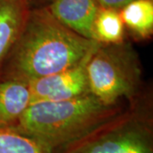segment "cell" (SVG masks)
Instances as JSON below:
<instances>
[{"label": "cell", "mask_w": 153, "mask_h": 153, "mask_svg": "<svg viewBox=\"0 0 153 153\" xmlns=\"http://www.w3.org/2000/svg\"><path fill=\"white\" fill-rule=\"evenodd\" d=\"M97 44L63 26L46 7L33 8L0 78L29 82L54 74L79 62Z\"/></svg>", "instance_id": "cell-1"}, {"label": "cell", "mask_w": 153, "mask_h": 153, "mask_svg": "<svg viewBox=\"0 0 153 153\" xmlns=\"http://www.w3.org/2000/svg\"><path fill=\"white\" fill-rule=\"evenodd\" d=\"M125 109L122 104H104L88 94L66 100L30 105L9 128L37 139L57 153Z\"/></svg>", "instance_id": "cell-2"}, {"label": "cell", "mask_w": 153, "mask_h": 153, "mask_svg": "<svg viewBox=\"0 0 153 153\" xmlns=\"http://www.w3.org/2000/svg\"><path fill=\"white\" fill-rule=\"evenodd\" d=\"M89 92L105 105L133 103L143 95V71L131 43L97 44L87 64Z\"/></svg>", "instance_id": "cell-3"}, {"label": "cell", "mask_w": 153, "mask_h": 153, "mask_svg": "<svg viewBox=\"0 0 153 153\" xmlns=\"http://www.w3.org/2000/svg\"><path fill=\"white\" fill-rule=\"evenodd\" d=\"M57 153H153V117L143 95L120 115Z\"/></svg>", "instance_id": "cell-4"}, {"label": "cell", "mask_w": 153, "mask_h": 153, "mask_svg": "<svg viewBox=\"0 0 153 153\" xmlns=\"http://www.w3.org/2000/svg\"><path fill=\"white\" fill-rule=\"evenodd\" d=\"M97 44L75 65L49 76L29 81L31 105L66 100L90 94L87 64Z\"/></svg>", "instance_id": "cell-5"}, {"label": "cell", "mask_w": 153, "mask_h": 153, "mask_svg": "<svg viewBox=\"0 0 153 153\" xmlns=\"http://www.w3.org/2000/svg\"><path fill=\"white\" fill-rule=\"evenodd\" d=\"M46 8L63 26L93 40L94 22L100 8L98 0H53Z\"/></svg>", "instance_id": "cell-6"}, {"label": "cell", "mask_w": 153, "mask_h": 153, "mask_svg": "<svg viewBox=\"0 0 153 153\" xmlns=\"http://www.w3.org/2000/svg\"><path fill=\"white\" fill-rule=\"evenodd\" d=\"M30 10L27 0H0V70L20 37Z\"/></svg>", "instance_id": "cell-7"}, {"label": "cell", "mask_w": 153, "mask_h": 153, "mask_svg": "<svg viewBox=\"0 0 153 153\" xmlns=\"http://www.w3.org/2000/svg\"><path fill=\"white\" fill-rule=\"evenodd\" d=\"M31 105L28 82L0 78V127H11Z\"/></svg>", "instance_id": "cell-8"}, {"label": "cell", "mask_w": 153, "mask_h": 153, "mask_svg": "<svg viewBox=\"0 0 153 153\" xmlns=\"http://www.w3.org/2000/svg\"><path fill=\"white\" fill-rule=\"evenodd\" d=\"M125 30L132 38L145 41L153 35V0H135L119 10Z\"/></svg>", "instance_id": "cell-9"}, {"label": "cell", "mask_w": 153, "mask_h": 153, "mask_svg": "<svg viewBox=\"0 0 153 153\" xmlns=\"http://www.w3.org/2000/svg\"><path fill=\"white\" fill-rule=\"evenodd\" d=\"M126 30L119 10L100 8L93 25V40L100 44H117L125 41Z\"/></svg>", "instance_id": "cell-10"}, {"label": "cell", "mask_w": 153, "mask_h": 153, "mask_svg": "<svg viewBox=\"0 0 153 153\" xmlns=\"http://www.w3.org/2000/svg\"><path fill=\"white\" fill-rule=\"evenodd\" d=\"M0 153H54L43 142L9 127H0Z\"/></svg>", "instance_id": "cell-11"}, {"label": "cell", "mask_w": 153, "mask_h": 153, "mask_svg": "<svg viewBox=\"0 0 153 153\" xmlns=\"http://www.w3.org/2000/svg\"><path fill=\"white\" fill-rule=\"evenodd\" d=\"M134 1L135 0H98V3L101 8L120 10Z\"/></svg>", "instance_id": "cell-12"}, {"label": "cell", "mask_w": 153, "mask_h": 153, "mask_svg": "<svg viewBox=\"0 0 153 153\" xmlns=\"http://www.w3.org/2000/svg\"><path fill=\"white\" fill-rule=\"evenodd\" d=\"M28 4L31 7L33 8H41V7H46L53 0H27Z\"/></svg>", "instance_id": "cell-13"}]
</instances>
